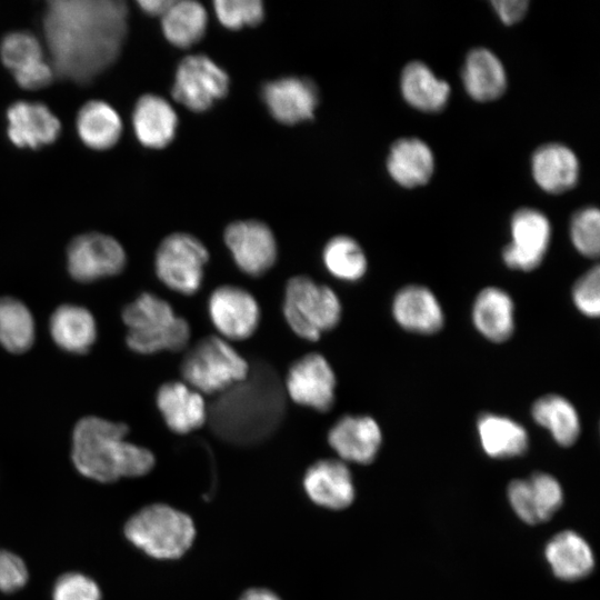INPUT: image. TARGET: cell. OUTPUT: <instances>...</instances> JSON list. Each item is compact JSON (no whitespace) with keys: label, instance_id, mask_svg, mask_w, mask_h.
Instances as JSON below:
<instances>
[{"label":"cell","instance_id":"1","mask_svg":"<svg viewBox=\"0 0 600 600\" xmlns=\"http://www.w3.org/2000/svg\"><path fill=\"white\" fill-rule=\"evenodd\" d=\"M42 28L54 74L87 83L120 54L128 29V8L119 0H52Z\"/></svg>","mask_w":600,"mask_h":600},{"label":"cell","instance_id":"2","mask_svg":"<svg viewBox=\"0 0 600 600\" xmlns=\"http://www.w3.org/2000/svg\"><path fill=\"white\" fill-rule=\"evenodd\" d=\"M286 412V392L274 368L258 361L248 376L217 394L208 406L212 432L237 446H253L269 438Z\"/></svg>","mask_w":600,"mask_h":600},{"label":"cell","instance_id":"3","mask_svg":"<svg viewBox=\"0 0 600 600\" xmlns=\"http://www.w3.org/2000/svg\"><path fill=\"white\" fill-rule=\"evenodd\" d=\"M129 429L121 422L86 417L72 433L71 458L77 470L99 482L147 474L154 466L151 451L124 440Z\"/></svg>","mask_w":600,"mask_h":600},{"label":"cell","instance_id":"4","mask_svg":"<svg viewBox=\"0 0 600 600\" xmlns=\"http://www.w3.org/2000/svg\"><path fill=\"white\" fill-rule=\"evenodd\" d=\"M122 320L128 328L127 344L137 353L177 352L189 344L188 321L177 316L168 301L151 292H143L128 303Z\"/></svg>","mask_w":600,"mask_h":600},{"label":"cell","instance_id":"5","mask_svg":"<svg viewBox=\"0 0 600 600\" xmlns=\"http://www.w3.org/2000/svg\"><path fill=\"white\" fill-rule=\"evenodd\" d=\"M249 362L220 336H208L184 354L180 372L188 386L201 394H219L243 380Z\"/></svg>","mask_w":600,"mask_h":600},{"label":"cell","instance_id":"6","mask_svg":"<svg viewBox=\"0 0 600 600\" xmlns=\"http://www.w3.org/2000/svg\"><path fill=\"white\" fill-rule=\"evenodd\" d=\"M282 313L290 329L300 338L318 341L341 319L342 307L337 293L308 276L290 278L284 288Z\"/></svg>","mask_w":600,"mask_h":600},{"label":"cell","instance_id":"7","mask_svg":"<svg viewBox=\"0 0 600 600\" xmlns=\"http://www.w3.org/2000/svg\"><path fill=\"white\" fill-rule=\"evenodd\" d=\"M124 534L137 548L157 559L180 558L192 544V520L166 504H152L132 516Z\"/></svg>","mask_w":600,"mask_h":600},{"label":"cell","instance_id":"8","mask_svg":"<svg viewBox=\"0 0 600 600\" xmlns=\"http://www.w3.org/2000/svg\"><path fill=\"white\" fill-rule=\"evenodd\" d=\"M209 260L206 246L194 236L174 232L159 244L154 269L160 281L180 294H194L202 284Z\"/></svg>","mask_w":600,"mask_h":600},{"label":"cell","instance_id":"9","mask_svg":"<svg viewBox=\"0 0 600 600\" xmlns=\"http://www.w3.org/2000/svg\"><path fill=\"white\" fill-rule=\"evenodd\" d=\"M229 89V77L204 54L186 57L179 63L172 97L189 110L202 112L222 99Z\"/></svg>","mask_w":600,"mask_h":600},{"label":"cell","instance_id":"10","mask_svg":"<svg viewBox=\"0 0 600 600\" xmlns=\"http://www.w3.org/2000/svg\"><path fill=\"white\" fill-rule=\"evenodd\" d=\"M127 257L122 246L112 237L89 232L76 237L67 249V267L79 282H92L120 273Z\"/></svg>","mask_w":600,"mask_h":600},{"label":"cell","instance_id":"11","mask_svg":"<svg viewBox=\"0 0 600 600\" xmlns=\"http://www.w3.org/2000/svg\"><path fill=\"white\" fill-rule=\"evenodd\" d=\"M337 379L328 360L311 352L296 360L284 378V392L297 404L328 412L336 400Z\"/></svg>","mask_w":600,"mask_h":600},{"label":"cell","instance_id":"12","mask_svg":"<svg viewBox=\"0 0 600 600\" xmlns=\"http://www.w3.org/2000/svg\"><path fill=\"white\" fill-rule=\"evenodd\" d=\"M208 312L220 337L228 341L250 338L261 318L256 298L246 289L232 284L220 286L211 292Z\"/></svg>","mask_w":600,"mask_h":600},{"label":"cell","instance_id":"13","mask_svg":"<svg viewBox=\"0 0 600 600\" xmlns=\"http://www.w3.org/2000/svg\"><path fill=\"white\" fill-rule=\"evenodd\" d=\"M224 242L238 268L260 277L270 270L278 256L277 242L271 229L258 220L230 223L224 230Z\"/></svg>","mask_w":600,"mask_h":600},{"label":"cell","instance_id":"14","mask_svg":"<svg viewBox=\"0 0 600 600\" xmlns=\"http://www.w3.org/2000/svg\"><path fill=\"white\" fill-rule=\"evenodd\" d=\"M551 227L547 217L538 210L523 208L511 219L512 241L503 249L506 266L531 271L540 266L550 242Z\"/></svg>","mask_w":600,"mask_h":600},{"label":"cell","instance_id":"15","mask_svg":"<svg viewBox=\"0 0 600 600\" xmlns=\"http://www.w3.org/2000/svg\"><path fill=\"white\" fill-rule=\"evenodd\" d=\"M262 99L277 121L292 126L313 118L319 92L310 79L284 77L266 83Z\"/></svg>","mask_w":600,"mask_h":600},{"label":"cell","instance_id":"16","mask_svg":"<svg viewBox=\"0 0 600 600\" xmlns=\"http://www.w3.org/2000/svg\"><path fill=\"white\" fill-rule=\"evenodd\" d=\"M508 498L521 520L537 524L547 521L561 507L563 493L556 478L539 472L529 479L511 481Z\"/></svg>","mask_w":600,"mask_h":600},{"label":"cell","instance_id":"17","mask_svg":"<svg viewBox=\"0 0 600 600\" xmlns=\"http://www.w3.org/2000/svg\"><path fill=\"white\" fill-rule=\"evenodd\" d=\"M381 440V429L369 416H343L328 432V442L341 461L362 464L374 460Z\"/></svg>","mask_w":600,"mask_h":600},{"label":"cell","instance_id":"18","mask_svg":"<svg viewBox=\"0 0 600 600\" xmlns=\"http://www.w3.org/2000/svg\"><path fill=\"white\" fill-rule=\"evenodd\" d=\"M7 134L19 148H39L53 142L61 129L59 119L41 102L18 101L7 110Z\"/></svg>","mask_w":600,"mask_h":600},{"label":"cell","instance_id":"19","mask_svg":"<svg viewBox=\"0 0 600 600\" xmlns=\"http://www.w3.org/2000/svg\"><path fill=\"white\" fill-rule=\"evenodd\" d=\"M157 407L167 427L180 434L201 428L208 420L203 394L183 381H169L157 391Z\"/></svg>","mask_w":600,"mask_h":600},{"label":"cell","instance_id":"20","mask_svg":"<svg viewBox=\"0 0 600 600\" xmlns=\"http://www.w3.org/2000/svg\"><path fill=\"white\" fill-rule=\"evenodd\" d=\"M303 487L314 503L332 510L349 507L354 498L351 473L341 460L323 459L314 462L306 471Z\"/></svg>","mask_w":600,"mask_h":600},{"label":"cell","instance_id":"21","mask_svg":"<svg viewBox=\"0 0 600 600\" xmlns=\"http://www.w3.org/2000/svg\"><path fill=\"white\" fill-rule=\"evenodd\" d=\"M391 311L401 328L421 334L439 331L444 321L437 297L430 289L419 284L400 289L393 298Z\"/></svg>","mask_w":600,"mask_h":600},{"label":"cell","instance_id":"22","mask_svg":"<svg viewBox=\"0 0 600 600\" xmlns=\"http://www.w3.org/2000/svg\"><path fill=\"white\" fill-rule=\"evenodd\" d=\"M132 126L142 146L161 149L174 138L177 113L166 99L147 93L140 97L134 106Z\"/></svg>","mask_w":600,"mask_h":600},{"label":"cell","instance_id":"23","mask_svg":"<svg viewBox=\"0 0 600 600\" xmlns=\"http://www.w3.org/2000/svg\"><path fill=\"white\" fill-rule=\"evenodd\" d=\"M476 329L493 342L509 339L514 329V304L511 297L500 288L482 289L472 306Z\"/></svg>","mask_w":600,"mask_h":600},{"label":"cell","instance_id":"24","mask_svg":"<svg viewBox=\"0 0 600 600\" xmlns=\"http://www.w3.org/2000/svg\"><path fill=\"white\" fill-rule=\"evenodd\" d=\"M532 174L544 191L561 193L571 189L579 174V163L572 150L560 143L543 144L532 157Z\"/></svg>","mask_w":600,"mask_h":600},{"label":"cell","instance_id":"25","mask_svg":"<svg viewBox=\"0 0 600 600\" xmlns=\"http://www.w3.org/2000/svg\"><path fill=\"white\" fill-rule=\"evenodd\" d=\"M387 168L392 179L406 188L422 186L429 181L434 168L430 148L420 139L397 140L389 152Z\"/></svg>","mask_w":600,"mask_h":600},{"label":"cell","instance_id":"26","mask_svg":"<svg viewBox=\"0 0 600 600\" xmlns=\"http://www.w3.org/2000/svg\"><path fill=\"white\" fill-rule=\"evenodd\" d=\"M49 330L56 344L70 353H86L97 338L96 320L91 312L70 303L53 311Z\"/></svg>","mask_w":600,"mask_h":600},{"label":"cell","instance_id":"27","mask_svg":"<svg viewBox=\"0 0 600 600\" xmlns=\"http://www.w3.org/2000/svg\"><path fill=\"white\" fill-rule=\"evenodd\" d=\"M462 80L467 92L478 101H491L499 98L507 83L501 61L484 48H477L469 52L462 71Z\"/></svg>","mask_w":600,"mask_h":600},{"label":"cell","instance_id":"28","mask_svg":"<svg viewBox=\"0 0 600 600\" xmlns=\"http://www.w3.org/2000/svg\"><path fill=\"white\" fill-rule=\"evenodd\" d=\"M546 558L553 573L562 580H577L588 576L594 563L591 548L573 531L556 534L546 547Z\"/></svg>","mask_w":600,"mask_h":600},{"label":"cell","instance_id":"29","mask_svg":"<svg viewBox=\"0 0 600 600\" xmlns=\"http://www.w3.org/2000/svg\"><path fill=\"white\" fill-rule=\"evenodd\" d=\"M477 429L483 451L492 458L518 457L528 449L527 430L508 417L483 413Z\"/></svg>","mask_w":600,"mask_h":600},{"label":"cell","instance_id":"30","mask_svg":"<svg viewBox=\"0 0 600 600\" xmlns=\"http://www.w3.org/2000/svg\"><path fill=\"white\" fill-rule=\"evenodd\" d=\"M76 124L81 141L93 150L113 147L122 132L119 113L101 100L84 103L78 112Z\"/></svg>","mask_w":600,"mask_h":600},{"label":"cell","instance_id":"31","mask_svg":"<svg viewBox=\"0 0 600 600\" xmlns=\"http://www.w3.org/2000/svg\"><path fill=\"white\" fill-rule=\"evenodd\" d=\"M401 91L412 107L434 112L447 104L450 87L438 79L423 62L412 61L402 71Z\"/></svg>","mask_w":600,"mask_h":600},{"label":"cell","instance_id":"32","mask_svg":"<svg viewBox=\"0 0 600 600\" xmlns=\"http://www.w3.org/2000/svg\"><path fill=\"white\" fill-rule=\"evenodd\" d=\"M533 420L549 430L554 441L568 447L580 434V419L574 406L559 394H546L534 401L531 408Z\"/></svg>","mask_w":600,"mask_h":600},{"label":"cell","instance_id":"33","mask_svg":"<svg viewBox=\"0 0 600 600\" xmlns=\"http://www.w3.org/2000/svg\"><path fill=\"white\" fill-rule=\"evenodd\" d=\"M208 17L204 7L191 0L174 1L161 17L167 40L176 47L189 48L204 34Z\"/></svg>","mask_w":600,"mask_h":600},{"label":"cell","instance_id":"34","mask_svg":"<svg viewBox=\"0 0 600 600\" xmlns=\"http://www.w3.org/2000/svg\"><path fill=\"white\" fill-rule=\"evenodd\" d=\"M33 340L34 320L28 307L12 297L0 298V346L11 353H22Z\"/></svg>","mask_w":600,"mask_h":600},{"label":"cell","instance_id":"35","mask_svg":"<svg viewBox=\"0 0 600 600\" xmlns=\"http://www.w3.org/2000/svg\"><path fill=\"white\" fill-rule=\"evenodd\" d=\"M322 260L326 269L334 278L354 282L367 272V257L361 246L351 237L336 236L324 246Z\"/></svg>","mask_w":600,"mask_h":600},{"label":"cell","instance_id":"36","mask_svg":"<svg viewBox=\"0 0 600 600\" xmlns=\"http://www.w3.org/2000/svg\"><path fill=\"white\" fill-rule=\"evenodd\" d=\"M0 59L12 73L43 60L39 40L30 32L13 31L0 43Z\"/></svg>","mask_w":600,"mask_h":600},{"label":"cell","instance_id":"37","mask_svg":"<svg viewBox=\"0 0 600 600\" xmlns=\"http://www.w3.org/2000/svg\"><path fill=\"white\" fill-rule=\"evenodd\" d=\"M574 248L584 257L597 258L600 250V212L597 208L578 211L570 224Z\"/></svg>","mask_w":600,"mask_h":600},{"label":"cell","instance_id":"38","mask_svg":"<svg viewBox=\"0 0 600 600\" xmlns=\"http://www.w3.org/2000/svg\"><path fill=\"white\" fill-rule=\"evenodd\" d=\"M213 7L221 24L232 30L257 26L264 17L263 4L259 0H217Z\"/></svg>","mask_w":600,"mask_h":600},{"label":"cell","instance_id":"39","mask_svg":"<svg viewBox=\"0 0 600 600\" xmlns=\"http://www.w3.org/2000/svg\"><path fill=\"white\" fill-rule=\"evenodd\" d=\"M572 300L576 308L589 318L600 313V269L594 266L581 276L572 288Z\"/></svg>","mask_w":600,"mask_h":600},{"label":"cell","instance_id":"40","mask_svg":"<svg viewBox=\"0 0 600 600\" xmlns=\"http://www.w3.org/2000/svg\"><path fill=\"white\" fill-rule=\"evenodd\" d=\"M52 598L53 600H101V591L89 577L69 572L58 578Z\"/></svg>","mask_w":600,"mask_h":600},{"label":"cell","instance_id":"41","mask_svg":"<svg viewBox=\"0 0 600 600\" xmlns=\"http://www.w3.org/2000/svg\"><path fill=\"white\" fill-rule=\"evenodd\" d=\"M28 580V570L17 554L0 550V590L13 592L21 589Z\"/></svg>","mask_w":600,"mask_h":600},{"label":"cell","instance_id":"42","mask_svg":"<svg viewBox=\"0 0 600 600\" xmlns=\"http://www.w3.org/2000/svg\"><path fill=\"white\" fill-rule=\"evenodd\" d=\"M54 76L52 67L44 59L13 72L18 86L26 90L42 89L52 82Z\"/></svg>","mask_w":600,"mask_h":600},{"label":"cell","instance_id":"43","mask_svg":"<svg viewBox=\"0 0 600 600\" xmlns=\"http://www.w3.org/2000/svg\"><path fill=\"white\" fill-rule=\"evenodd\" d=\"M492 6L506 24H512L523 18L529 2L526 0H499L492 1Z\"/></svg>","mask_w":600,"mask_h":600},{"label":"cell","instance_id":"44","mask_svg":"<svg viewBox=\"0 0 600 600\" xmlns=\"http://www.w3.org/2000/svg\"><path fill=\"white\" fill-rule=\"evenodd\" d=\"M172 2L173 0H140L138 6L147 14L161 18Z\"/></svg>","mask_w":600,"mask_h":600},{"label":"cell","instance_id":"45","mask_svg":"<svg viewBox=\"0 0 600 600\" xmlns=\"http://www.w3.org/2000/svg\"><path fill=\"white\" fill-rule=\"evenodd\" d=\"M240 600H281L276 593L268 589L253 588L243 593Z\"/></svg>","mask_w":600,"mask_h":600}]
</instances>
